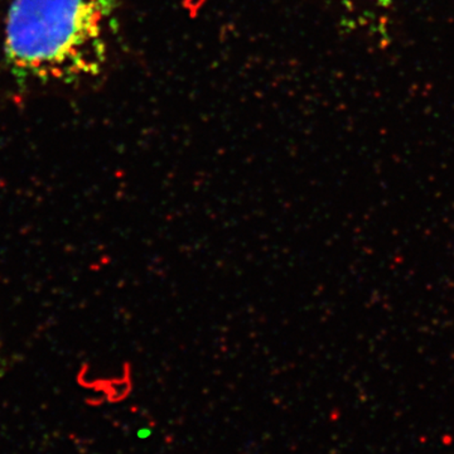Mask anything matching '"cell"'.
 <instances>
[{"mask_svg": "<svg viewBox=\"0 0 454 454\" xmlns=\"http://www.w3.org/2000/svg\"><path fill=\"white\" fill-rule=\"evenodd\" d=\"M114 0H13L4 55L18 77L73 82L94 76L106 61Z\"/></svg>", "mask_w": 454, "mask_h": 454, "instance_id": "obj_1", "label": "cell"}, {"mask_svg": "<svg viewBox=\"0 0 454 454\" xmlns=\"http://www.w3.org/2000/svg\"><path fill=\"white\" fill-rule=\"evenodd\" d=\"M373 2L379 3L381 5L389 4V3L393 2V0H373Z\"/></svg>", "mask_w": 454, "mask_h": 454, "instance_id": "obj_2", "label": "cell"}]
</instances>
